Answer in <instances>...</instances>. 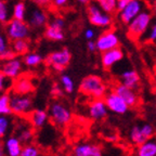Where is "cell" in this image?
<instances>
[{"label": "cell", "mask_w": 156, "mask_h": 156, "mask_svg": "<svg viewBox=\"0 0 156 156\" xmlns=\"http://www.w3.org/2000/svg\"><path fill=\"white\" fill-rule=\"evenodd\" d=\"M79 91L92 99H103L107 93V85L100 76L89 75L81 80Z\"/></svg>", "instance_id": "obj_1"}, {"label": "cell", "mask_w": 156, "mask_h": 156, "mask_svg": "<svg viewBox=\"0 0 156 156\" xmlns=\"http://www.w3.org/2000/svg\"><path fill=\"white\" fill-rule=\"evenodd\" d=\"M153 21V15L151 11L147 9H144L141 13L136 15L129 24H127V32L128 35L132 39H139L145 35L147 32L150 25Z\"/></svg>", "instance_id": "obj_2"}, {"label": "cell", "mask_w": 156, "mask_h": 156, "mask_svg": "<svg viewBox=\"0 0 156 156\" xmlns=\"http://www.w3.org/2000/svg\"><path fill=\"white\" fill-rule=\"evenodd\" d=\"M34 104L30 94L10 93V108L11 114L17 117H26L32 112Z\"/></svg>", "instance_id": "obj_3"}, {"label": "cell", "mask_w": 156, "mask_h": 156, "mask_svg": "<svg viewBox=\"0 0 156 156\" xmlns=\"http://www.w3.org/2000/svg\"><path fill=\"white\" fill-rule=\"evenodd\" d=\"M49 118L54 125L58 127H65L72 122L73 114L71 110L60 101H53L49 105Z\"/></svg>", "instance_id": "obj_4"}, {"label": "cell", "mask_w": 156, "mask_h": 156, "mask_svg": "<svg viewBox=\"0 0 156 156\" xmlns=\"http://www.w3.org/2000/svg\"><path fill=\"white\" fill-rule=\"evenodd\" d=\"M88 17L89 22L95 27L100 28H108L113 24V17L111 13H107L106 11L102 9L97 3H90L88 5Z\"/></svg>", "instance_id": "obj_5"}, {"label": "cell", "mask_w": 156, "mask_h": 156, "mask_svg": "<svg viewBox=\"0 0 156 156\" xmlns=\"http://www.w3.org/2000/svg\"><path fill=\"white\" fill-rule=\"evenodd\" d=\"M30 27L26 21L11 19L7 24H5V33L10 39V41L16 39H28L30 35Z\"/></svg>", "instance_id": "obj_6"}, {"label": "cell", "mask_w": 156, "mask_h": 156, "mask_svg": "<svg viewBox=\"0 0 156 156\" xmlns=\"http://www.w3.org/2000/svg\"><path fill=\"white\" fill-rule=\"evenodd\" d=\"M72 54L69 50L66 48H62L49 54L46 58V63L49 67H51L55 72H63L68 64L71 63Z\"/></svg>", "instance_id": "obj_7"}, {"label": "cell", "mask_w": 156, "mask_h": 156, "mask_svg": "<svg viewBox=\"0 0 156 156\" xmlns=\"http://www.w3.org/2000/svg\"><path fill=\"white\" fill-rule=\"evenodd\" d=\"M26 22L32 29H42L47 26L49 22V17L46 10L38 5L30 3V7L27 10Z\"/></svg>", "instance_id": "obj_8"}, {"label": "cell", "mask_w": 156, "mask_h": 156, "mask_svg": "<svg viewBox=\"0 0 156 156\" xmlns=\"http://www.w3.org/2000/svg\"><path fill=\"white\" fill-rule=\"evenodd\" d=\"M144 9H146V2L144 0H130L124 9L118 11V19L122 24H129Z\"/></svg>", "instance_id": "obj_9"}, {"label": "cell", "mask_w": 156, "mask_h": 156, "mask_svg": "<svg viewBox=\"0 0 156 156\" xmlns=\"http://www.w3.org/2000/svg\"><path fill=\"white\" fill-rule=\"evenodd\" d=\"M64 28H65V21L63 17H53L47 24L46 29H44V37L51 41H61L65 37Z\"/></svg>", "instance_id": "obj_10"}, {"label": "cell", "mask_w": 156, "mask_h": 156, "mask_svg": "<svg viewBox=\"0 0 156 156\" xmlns=\"http://www.w3.org/2000/svg\"><path fill=\"white\" fill-rule=\"evenodd\" d=\"M154 128L150 124L142 122V124L134 125L130 129L129 132V139L132 144L134 145H139L143 143L144 141L149 140L150 138L154 136Z\"/></svg>", "instance_id": "obj_11"}, {"label": "cell", "mask_w": 156, "mask_h": 156, "mask_svg": "<svg viewBox=\"0 0 156 156\" xmlns=\"http://www.w3.org/2000/svg\"><path fill=\"white\" fill-rule=\"evenodd\" d=\"M103 100H104L108 111L113 112L114 114L124 115L129 110V105L127 104L124 99L122 97H119L114 90L106 93Z\"/></svg>", "instance_id": "obj_12"}, {"label": "cell", "mask_w": 156, "mask_h": 156, "mask_svg": "<svg viewBox=\"0 0 156 156\" xmlns=\"http://www.w3.org/2000/svg\"><path fill=\"white\" fill-rule=\"evenodd\" d=\"M23 65H24L23 60L15 58L14 55L7 60H3L2 64L0 65V71L12 80H14L23 74Z\"/></svg>", "instance_id": "obj_13"}, {"label": "cell", "mask_w": 156, "mask_h": 156, "mask_svg": "<svg viewBox=\"0 0 156 156\" xmlns=\"http://www.w3.org/2000/svg\"><path fill=\"white\" fill-rule=\"evenodd\" d=\"M95 44H97V50L102 53L107 50L119 47V37L114 30H106L98 37Z\"/></svg>", "instance_id": "obj_14"}, {"label": "cell", "mask_w": 156, "mask_h": 156, "mask_svg": "<svg viewBox=\"0 0 156 156\" xmlns=\"http://www.w3.org/2000/svg\"><path fill=\"white\" fill-rule=\"evenodd\" d=\"M14 130H15V136L21 140L23 144H28L32 143L33 140L35 138V132L34 128L30 126L28 120L22 119V122H15L14 125Z\"/></svg>", "instance_id": "obj_15"}, {"label": "cell", "mask_w": 156, "mask_h": 156, "mask_svg": "<svg viewBox=\"0 0 156 156\" xmlns=\"http://www.w3.org/2000/svg\"><path fill=\"white\" fill-rule=\"evenodd\" d=\"M122 58H124V51L119 47H117V48L102 52V54H101V63H102V66L104 68L110 69L113 66L116 65L118 62L122 61Z\"/></svg>", "instance_id": "obj_16"}, {"label": "cell", "mask_w": 156, "mask_h": 156, "mask_svg": "<svg viewBox=\"0 0 156 156\" xmlns=\"http://www.w3.org/2000/svg\"><path fill=\"white\" fill-rule=\"evenodd\" d=\"M88 113L93 120H102L108 114V108L103 99H92L88 107Z\"/></svg>", "instance_id": "obj_17"}, {"label": "cell", "mask_w": 156, "mask_h": 156, "mask_svg": "<svg viewBox=\"0 0 156 156\" xmlns=\"http://www.w3.org/2000/svg\"><path fill=\"white\" fill-rule=\"evenodd\" d=\"M113 90L119 95V97H122L124 99L125 102L129 105V107L136 106L138 103H139V97H138L134 89H131V88L127 87V86L119 83L114 86Z\"/></svg>", "instance_id": "obj_18"}, {"label": "cell", "mask_w": 156, "mask_h": 156, "mask_svg": "<svg viewBox=\"0 0 156 156\" xmlns=\"http://www.w3.org/2000/svg\"><path fill=\"white\" fill-rule=\"evenodd\" d=\"M34 83L32 78L26 75H21L14 79L12 86V92L19 94H30L34 91Z\"/></svg>", "instance_id": "obj_19"}, {"label": "cell", "mask_w": 156, "mask_h": 156, "mask_svg": "<svg viewBox=\"0 0 156 156\" xmlns=\"http://www.w3.org/2000/svg\"><path fill=\"white\" fill-rule=\"evenodd\" d=\"M5 144V156H21L24 144L21 142V140L15 134L8 136L3 139Z\"/></svg>", "instance_id": "obj_20"}, {"label": "cell", "mask_w": 156, "mask_h": 156, "mask_svg": "<svg viewBox=\"0 0 156 156\" xmlns=\"http://www.w3.org/2000/svg\"><path fill=\"white\" fill-rule=\"evenodd\" d=\"M73 156H103V152L97 144L79 143L73 149Z\"/></svg>", "instance_id": "obj_21"}, {"label": "cell", "mask_w": 156, "mask_h": 156, "mask_svg": "<svg viewBox=\"0 0 156 156\" xmlns=\"http://www.w3.org/2000/svg\"><path fill=\"white\" fill-rule=\"evenodd\" d=\"M49 119L50 118H49L48 112L44 110H40V108L33 110L28 114V122L34 129H41V128H44L48 124Z\"/></svg>", "instance_id": "obj_22"}, {"label": "cell", "mask_w": 156, "mask_h": 156, "mask_svg": "<svg viewBox=\"0 0 156 156\" xmlns=\"http://www.w3.org/2000/svg\"><path fill=\"white\" fill-rule=\"evenodd\" d=\"M119 83L127 86V87L131 88V89L136 90L140 85V76L134 69L128 68V69H125V71H122L120 73Z\"/></svg>", "instance_id": "obj_23"}, {"label": "cell", "mask_w": 156, "mask_h": 156, "mask_svg": "<svg viewBox=\"0 0 156 156\" xmlns=\"http://www.w3.org/2000/svg\"><path fill=\"white\" fill-rule=\"evenodd\" d=\"M136 156H156V136H152L143 143L136 145Z\"/></svg>", "instance_id": "obj_24"}, {"label": "cell", "mask_w": 156, "mask_h": 156, "mask_svg": "<svg viewBox=\"0 0 156 156\" xmlns=\"http://www.w3.org/2000/svg\"><path fill=\"white\" fill-rule=\"evenodd\" d=\"M14 52L12 51L11 44H10V39L5 35V30L0 29V60H7L14 56Z\"/></svg>", "instance_id": "obj_25"}, {"label": "cell", "mask_w": 156, "mask_h": 156, "mask_svg": "<svg viewBox=\"0 0 156 156\" xmlns=\"http://www.w3.org/2000/svg\"><path fill=\"white\" fill-rule=\"evenodd\" d=\"M14 118L10 115H0V139L3 140L10 136L11 131L14 129Z\"/></svg>", "instance_id": "obj_26"}, {"label": "cell", "mask_w": 156, "mask_h": 156, "mask_svg": "<svg viewBox=\"0 0 156 156\" xmlns=\"http://www.w3.org/2000/svg\"><path fill=\"white\" fill-rule=\"evenodd\" d=\"M11 48L15 55H24L29 52L30 42L28 39H16L11 41Z\"/></svg>", "instance_id": "obj_27"}, {"label": "cell", "mask_w": 156, "mask_h": 156, "mask_svg": "<svg viewBox=\"0 0 156 156\" xmlns=\"http://www.w3.org/2000/svg\"><path fill=\"white\" fill-rule=\"evenodd\" d=\"M27 10H28V7L27 5L20 0V1H16L13 5L12 10H11V13H12V19L15 20H21V21H25L26 20V15H27Z\"/></svg>", "instance_id": "obj_28"}, {"label": "cell", "mask_w": 156, "mask_h": 156, "mask_svg": "<svg viewBox=\"0 0 156 156\" xmlns=\"http://www.w3.org/2000/svg\"><path fill=\"white\" fill-rule=\"evenodd\" d=\"M42 56L41 54H39L38 52H27L23 56V63L25 66L30 68H34L39 66L42 63Z\"/></svg>", "instance_id": "obj_29"}, {"label": "cell", "mask_w": 156, "mask_h": 156, "mask_svg": "<svg viewBox=\"0 0 156 156\" xmlns=\"http://www.w3.org/2000/svg\"><path fill=\"white\" fill-rule=\"evenodd\" d=\"M60 85L62 86V89L65 93H71L74 92L75 90V83H74V80L72 79V77L69 75H66V74H63L60 77Z\"/></svg>", "instance_id": "obj_30"}, {"label": "cell", "mask_w": 156, "mask_h": 156, "mask_svg": "<svg viewBox=\"0 0 156 156\" xmlns=\"http://www.w3.org/2000/svg\"><path fill=\"white\" fill-rule=\"evenodd\" d=\"M11 10L5 1L0 0V24H7L12 19Z\"/></svg>", "instance_id": "obj_31"}, {"label": "cell", "mask_w": 156, "mask_h": 156, "mask_svg": "<svg viewBox=\"0 0 156 156\" xmlns=\"http://www.w3.org/2000/svg\"><path fill=\"white\" fill-rule=\"evenodd\" d=\"M10 93L5 92L0 95V115H10Z\"/></svg>", "instance_id": "obj_32"}, {"label": "cell", "mask_w": 156, "mask_h": 156, "mask_svg": "<svg viewBox=\"0 0 156 156\" xmlns=\"http://www.w3.org/2000/svg\"><path fill=\"white\" fill-rule=\"evenodd\" d=\"M40 150L36 144L28 143L23 145V150L21 156H40Z\"/></svg>", "instance_id": "obj_33"}, {"label": "cell", "mask_w": 156, "mask_h": 156, "mask_svg": "<svg viewBox=\"0 0 156 156\" xmlns=\"http://www.w3.org/2000/svg\"><path fill=\"white\" fill-rule=\"evenodd\" d=\"M97 5H99L107 13H113L116 11V1L117 0H93Z\"/></svg>", "instance_id": "obj_34"}, {"label": "cell", "mask_w": 156, "mask_h": 156, "mask_svg": "<svg viewBox=\"0 0 156 156\" xmlns=\"http://www.w3.org/2000/svg\"><path fill=\"white\" fill-rule=\"evenodd\" d=\"M13 81L11 78H9L8 76H5L2 72L0 71V91L2 93H5L12 89Z\"/></svg>", "instance_id": "obj_35"}, {"label": "cell", "mask_w": 156, "mask_h": 156, "mask_svg": "<svg viewBox=\"0 0 156 156\" xmlns=\"http://www.w3.org/2000/svg\"><path fill=\"white\" fill-rule=\"evenodd\" d=\"M143 37H145L146 41L156 42V19L152 21L151 25H150L149 29H147V32L145 33V35Z\"/></svg>", "instance_id": "obj_36"}, {"label": "cell", "mask_w": 156, "mask_h": 156, "mask_svg": "<svg viewBox=\"0 0 156 156\" xmlns=\"http://www.w3.org/2000/svg\"><path fill=\"white\" fill-rule=\"evenodd\" d=\"M28 1L33 5H38L40 8H44V9L49 8L52 3V0H28Z\"/></svg>", "instance_id": "obj_37"}, {"label": "cell", "mask_w": 156, "mask_h": 156, "mask_svg": "<svg viewBox=\"0 0 156 156\" xmlns=\"http://www.w3.org/2000/svg\"><path fill=\"white\" fill-rule=\"evenodd\" d=\"M68 5V0H52L51 5H53L55 9H63Z\"/></svg>", "instance_id": "obj_38"}, {"label": "cell", "mask_w": 156, "mask_h": 156, "mask_svg": "<svg viewBox=\"0 0 156 156\" xmlns=\"http://www.w3.org/2000/svg\"><path fill=\"white\" fill-rule=\"evenodd\" d=\"M63 89H61V85L58 86V83H55V85L53 86V88H52V90H51V93L52 95H54V97L58 98V97H62L63 95Z\"/></svg>", "instance_id": "obj_39"}, {"label": "cell", "mask_w": 156, "mask_h": 156, "mask_svg": "<svg viewBox=\"0 0 156 156\" xmlns=\"http://www.w3.org/2000/svg\"><path fill=\"white\" fill-rule=\"evenodd\" d=\"M83 35H85V38L87 40H93L95 38V32L94 29L92 28H87L85 30V33H83Z\"/></svg>", "instance_id": "obj_40"}, {"label": "cell", "mask_w": 156, "mask_h": 156, "mask_svg": "<svg viewBox=\"0 0 156 156\" xmlns=\"http://www.w3.org/2000/svg\"><path fill=\"white\" fill-rule=\"evenodd\" d=\"M130 0H117L116 1V11H120L122 10L129 2Z\"/></svg>", "instance_id": "obj_41"}, {"label": "cell", "mask_w": 156, "mask_h": 156, "mask_svg": "<svg viewBox=\"0 0 156 156\" xmlns=\"http://www.w3.org/2000/svg\"><path fill=\"white\" fill-rule=\"evenodd\" d=\"M87 48L90 52H95V51H97V44H95L94 40H88Z\"/></svg>", "instance_id": "obj_42"}, {"label": "cell", "mask_w": 156, "mask_h": 156, "mask_svg": "<svg viewBox=\"0 0 156 156\" xmlns=\"http://www.w3.org/2000/svg\"><path fill=\"white\" fill-rule=\"evenodd\" d=\"M0 156H5V144H3V140H1V139H0Z\"/></svg>", "instance_id": "obj_43"}, {"label": "cell", "mask_w": 156, "mask_h": 156, "mask_svg": "<svg viewBox=\"0 0 156 156\" xmlns=\"http://www.w3.org/2000/svg\"><path fill=\"white\" fill-rule=\"evenodd\" d=\"M91 1H92V0H77V2H78V3H80V5H90Z\"/></svg>", "instance_id": "obj_44"}, {"label": "cell", "mask_w": 156, "mask_h": 156, "mask_svg": "<svg viewBox=\"0 0 156 156\" xmlns=\"http://www.w3.org/2000/svg\"><path fill=\"white\" fill-rule=\"evenodd\" d=\"M152 9H153L154 12H156V0L152 1Z\"/></svg>", "instance_id": "obj_45"}, {"label": "cell", "mask_w": 156, "mask_h": 156, "mask_svg": "<svg viewBox=\"0 0 156 156\" xmlns=\"http://www.w3.org/2000/svg\"><path fill=\"white\" fill-rule=\"evenodd\" d=\"M40 156H52V155H40Z\"/></svg>", "instance_id": "obj_46"}, {"label": "cell", "mask_w": 156, "mask_h": 156, "mask_svg": "<svg viewBox=\"0 0 156 156\" xmlns=\"http://www.w3.org/2000/svg\"><path fill=\"white\" fill-rule=\"evenodd\" d=\"M1 94H2V92H1V91H0V95H1Z\"/></svg>", "instance_id": "obj_47"}]
</instances>
